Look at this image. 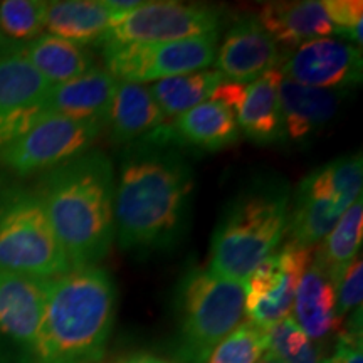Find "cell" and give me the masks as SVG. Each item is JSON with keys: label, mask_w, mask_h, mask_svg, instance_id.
<instances>
[{"label": "cell", "mask_w": 363, "mask_h": 363, "mask_svg": "<svg viewBox=\"0 0 363 363\" xmlns=\"http://www.w3.org/2000/svg\"><path fill=\"white\" fill-rule=\"evenodd\" d=\"M194 172L170 145L138 142L128 148L115 182V238L128 252L165 251L187 225Z\"/></svg>", "instance_id": "cell-1"}, {"label": "cell", "mask_w": 363, "mask_h": 363, "mask_svg": "<svg viewBox=\"0 0 363 363\" xmlns=\"http://www.w3.org/2000/svg\"><path fill=\"white\" fill-rule=\"evenodd\" d=\"M72 269L98 266L115 240V169L101 150L45 172L35 185Z\"/></svg>", "instance_id": "cell-2"}, {"label": "cell", "mask_w": 363, "mask_h": 363, "mask_svg": "<svg viewBox=\"0 0 363 363\" xmlns=\"http://www.w3.org/2000/svg\"><path fill=\"white\" fill-rule=\"evenodd\" d=\"M116 288L99 266L49 281L29 363H101L115 325Z\"/></svg>", "instance_id": "cell-3"}, {"label": "cell", "mask_w": 363, "mask_h": 363, "mask_svg": "<svg viewBox=\"0 0 363 363\" xmlns=\"http://www.w3.org/2000/svg\"><path fill=\"white\" fill-rule=\"evenodd\" d=\"M291 195L284 180L249 185L224 211L211 242L208 271L246 283L252 271L281 246L288 233Z\"/></svg>", "instance_id": "cell-4"}, {"label": "cell", "mask_w": 363, "mask_h": 363, "mask_svg": "<svg viewBox=\"0 0 363 363\" xmlns=\"http://www.w3.org/2000/svg\"><path fill=\"white\" fill-rule=\"evenodd\" d=\"M0 269L54 279L72 267L35 189L0 177Z\"/></svg>", "instance_id": "cell-5"}, {"label": "cell", "mask_w": 363, "mask_h": 363, "mask_svg": "<svg viewBox=\"0 0 363 363\" xmlns=\"http://www.w3.org/2000/svg\"><path fill=\"white\" fill-rule=\"evenodd\" d=\"M244 299V283L190 267L177 288L180 360L206 363L217 345L242 323Z\"/></svg>", "instance_id": "cell-6"}, {"label": "cell", "mask_w": 363, "mask_h": 363, "mask_svg": "<svg viewBox=\"0 0 363 363\" xmlns=\"http://www.w3.org/2000/svg\"><path fill=\"white\" fill-rule=\"evenodd\" d=\"M362 155H343L318 167L299 184L289 207V240L315 247L333 229L340 217L362 197Z\"/></svg>", "instance_id": "cell-7"}, {"label": "cell", "mask_w": 363, "mask_h": 363, "mask_svg": "<svg viewBox=\"0 0 363 363\" xmlns=\"http://www.w3.org/2000/svg\"><path fill=\"white\" fill-rule=\"evenodd\" d=\"M219 48V33L174 43L128 44L103 48L104 71L131 84L157 81L208 69Z\"/></svg>", "instance_id": "cell-8"}, {"label": "cell", "mask_w": 363, "mask_h": 363, "mask_svg": "<svg viewBox=\"0 0 363 363\" xmlns=\"http://www.w3.org/2000/svg\"><path fill=\"white\" fill-rule=\"evenodd\" d=\"M104 130L103 120L49 116L0 148V165L16 177L49 172L89 152Z\"/></svg>", "instance_id": "cell-9"}, {"label": "cell", "mask_w": 363, "mask_h": 363, "mask_svg": "<svg viewBox=\"0 0 363 363\" xmlns=\"http://www.w3.org/2000/svg\"><path fill=\"white\" fill-rule=\"evenodd\" d=\"M220 12L207 6L182 2H142L116 17L103 35L101 48L128 44L174 43L199 35L217 34Z\"/></svg>", "instance_id": "cell-10"}, {"label": "cell", "mask_w": 363, "mask_h": 363, "mask_svg": "<svg viewBox=\"0 0 363 363\" xmlns=\"http://www.w3.org/2000/svg\"><path fill=\"white\" fill-rule=\"evenodd\" d=\"M315 247L284 242L261 262L244 283V315L249 323L266 330L291 316L298 284Z\"/></svg>", "instance_id": "cell-11"}, {"label": "cell", "mask_w": 363, "mask_h": 363, "mask_svg": "<svg viewBox=\"0 0 363 363\" xmlns=\"http://www.w3.org/2000/svg\"><path fill=\"white\" fill-rule=\"evenodd\" d=\"M278 69L298 84L345 91L362 83V49L333 38L313 39L281 51Z\"/></svg>", "instance_id": "cell-12"}, {"label": "cell", "mask_w": 363, "mask_h": 363, "mask_svg": "<svg viewBox=\"0 0 363 363\" xmlns=\"http://www.w3.org/2000/svg\"><path fill=\"white\" fill-rule=\"evenodd\" d=\"M283 74L278 67L251 83L224 81L211 99L233 111L239 131L254 143L269 145L283 140L281 130L279 84Z\"/></svg>", "instance_id": "cell-13"}, {"label": "cell", "mask_w": 363, "mask_h": 363, "mask_svg": "<svg viewBox=\"0 0 363 363\" xmlns=\"http://www.w3.org/2000/svg\"><path fill=\"white\" fill-rule=\"evenodd\" d=\"M239 126L229 108L214 99L199 104L184 115L163 123L138 142L220 152L238 143Z\"/></svg>", "instance_id": "cell-14"}, {"label": "cell", "mask_w": 363, "mask_h": 363, "mask_svg": "<svg viewBox=\"0 0 363 363\" xmlns=\"http://www.w3.org/2000/svg\"><path fill=\"white\" fill-rule=\"evenodd\" d=\"M281 51L257 17L239 19L227 30L214 59L216 71L230 83H251L279 66Z\"/></svg>", "instance_id": "cell-15"}, {"label": "cell", "mask_w": 363, "mask_h": 363, "mask_svg": "<svg viewBox=\"0 0 363 363\" xmlns=\"http://www.w3.org/2000/svg\"><path fill=\"white\" fill-rule=\"evenodd\" d=\"M49 281L0 269V335L21 345L26 355L38 335Z\"/></svg>", "instance_id": "cell-16"}, {"label": "cell", "mask_w": 363, "mask_h": 363, "mask_svg": "<svg viewBox=\"0 0 363 363\" xmlns=\"http://www.w3.org/2000/svg\"><path fill=\"white\" fill-rule=\"evenodd\" d=\"M347 91L318 89L281 79L279 106L283 140L301 143L315 136L321 128L333 120Z\"/></svg>", "instance_id": "cell-17"}, {"label": "cell", "mask_w": 363, "mask_h": 363, "mask_svg": "<svg viewBox=\"0 0 363 363\" xmlns=\"http://www.w3.org/2000/svg\"><path fill=\"white\" fill-rule=\"evenodd\" d=\"M118 81L104 69H93L79 78L56 84L40 101L44 118L65 116L74 120H103L106 118Z\"/></svg>", "instance_id": "cell-18"}, {"label": "cell", "mask_w": 363, "mask_h": 363, "mask_svg": "<svg viewBox=\"0 0 363 363\" xmlns=\"http://www.w3.org/2000/svg\"><path fill=\"white\" fill-rule=\"evenodd\" d=\"M291 316L299 328L318 343L333 333L340 335L343 328V320L337 311V289L315 257H311L298 284Z\"/></svg>", "instance_id": "cell-19"}, {"label": "cell", "mask_w": 363, "mask_h": 363, "mask_svg": "<svg viewBox=\"0 0 363 363\" xmlns=\"http://www.w3.org/2000/svg\"><path fill=\"white\" fill-rule=\"evenodd\" d=\"M167 123L147 84L118 81L104 128L113 145H131Z\"/></svg>", "instance_id": "cell-20"}, {"label": "cell", "mask_w": 363, "mask_h": 363, "mask_svg": "<svg viewBox=\"0 0 363 363\" xmlns=\"http://www.w3.org/2000/svg\"><path fill=\"white\" fill-rule=\"evenodd\" d=\"M257 21L283 51L335 34L321 0L264 4Z\"/></svg>", "instance_id": "cell-21"}, {"label": "cell", "mask_w": 363, "mask_h": 363, "mask_svg": "<svg viewBox=\"0 0 363 363\" xmlns=\"http://www.w3.org/2000/svg\"><path fill=\"white\" fill-rule=\"evenodd\" d=\"M120 16L108 0H52L45 7L44 33L86 48L101 43Z\"/></svg>", "instance_id": "cell-22"}, {"label": "cell", "mask_w": 363, "mask_h": 363, "mask_svg": "<svg viewBox=\"0 0 363 363\" xmlns=\"http://www.w3.org/2000/svg\"><path fill=\"white\" fill-rule=\"evenodd\" d=\"M52 86L67 83L93 69L94 59L83 45L43 34L13 51Z\"/></svg>", "instance_id": "cell-23"}, {"label": "cell", "mask_w": 363, "mask_h": 363, "mask_svg": "<svg viewBox=\"0 0 363 363\" xmlns=\"http://www.w3.org/2000/svg\"><path fill=\"white\" fill-rule=\"evenodd\" d=\"M52 88L24 57H0V135L9 121L27 108L35 106Z\"/></svg>", "instance_id": "cell-24"}, {"label": "cell", "mask_w": 363, "mask_h": 363, "mask_svg": "<svg viewBox=\"0 0 363 363\" xmlns=\"http://www.w3.org/2000/svg\"><path fill=\"white\" fill-rule=\"evenodd\" d=\"M362 239L363 201L360 197L347 208V212L340 217L333 229L325 235L313 254L315 261L328 274L335 286L342 279L345 271L352 266V262L357 259V254L362 247Z\"/></svg>", "instance_id": "cell-25"}, {"label": "cell", "mask_w": 363, "mask_h": 363, "mask_svg": "<svg viewBox=\"0 0 363 363\" xmlns=\"http://www.w3.org/2000/svg\"><path fill=\"white\" fill-rule=\"evenodd\" d=\"M224 81L219 71L202 69L157 81L148 88L165 120H174L199 104L208 101Z\"/></svg>", "instance_id": "cell-26"}, {"label": "cell", "mask_w": 363, "mask_h": 363, "mask_svg": "<svg viewBox=\"0 0 363 363\" xmlns=\"http://www.w3.org/2000/svg\"><path fill=\"white\" fill-rule=\"evenodd\" d=\"M266 353L283 363H323L325 360L321 345L313 342L293 316L266 328Z\"/></svg>", "instance_id": "cell-27"}, {"label": "cell", "mask_w": 363, "mask_h": 363, "mask_svg": "<svg viewBox=\"0 0 363 363\" xmlns=\"http://www.w3.org/2000/svg\"><path fill=\"white\" fill-rule=\"evenodd\" d=\"M44 0H4L0 2V34L16 49L44 34Z\"/></svg>", "instance_id": "cell-28"}, {"label": "cell", "mask_w": 363, "mask_h": 363, "mask_svg": "<svg viewBox=\"0 0 363 363\" xmlns=\"http://www.w3.org/2000/svg\"><path fill=\"white\" fill-rule=\"evenodd\" d=\"M266 348V330L246 320L217 345L206 363H256Z\"/></svg>", "instance_id": "cell-29"}, {"label": "cell", "mask_w": 363, "mask_h": 363, "mask_svg": "<svg viewBox=\"0 0 363 363\" xmlns=\"http://www.w3.org/2000/svg\"><path fill=\"white\" fill-rule=\"evenodd\" d=\"M321 6L333 26V33L343 35L345 39L353 43L355 48H362V0H321Z\"/></svg>", "instance_id": "cell-30"}, {"label": "cell", "mask_w": 363, "mask_h": 363, "mask_svg": "<svg viewBox=\"0 0 363 363\" xmlns=\"http://www.w3.org/2000/svg\"><path fill=\"white\" fill-rule=\"evenodd\" d=\"M337 289V311L343 318L353 315L362 318V298H363V262L360 257L352 262V266L345 271L342 279L335 286Z\"/></svg>", "instance_id": "cell-31"}, {"label": "cell", "mask_w": 363, "mask_h": 363, "mask_svg": "<svg viewBox=\"0 0 363 363\" xmlns=\"http://www.w3.org/2000/svg\"><path fill=\"white\" fill-rule=\"evenodd\" d=\"M323 363H363L362 330H342L331 357Z\"/></svg>", "instance_id": "cell-32"}, {"label": "cell", "mask_w": 363, "mask_h": 363, "mask_svg": "<svg viewBox=\"0 0 363 363\" xmlns=\"http://www.w3.org/2000/svg\"><path fill=\"white\" fill-rule=\"evenodd\" d=\"M120 363H174V362L167 360V358H162V357L150 355V353H138V355L128 357L126 360Z\"/></svg>", "instance_id": "cell-33"}, {"label": "cell", "mask_w": 363, "mask_h": 363, "mask_svg": "<svg viewBox=\"0 0 363 363\" xmlns=\"http://www.w3.org/2000/svg\"><path fill=\"white\" fill-rule=\"evenodd\" d=\"M13 51H16V45H12L2 34H0V57L9 56V54H12Z\"/></svg>", "instance_id": "cell-34"}, {"label": "cell", "mask_w": 363, "mask_h": 363, "mask_svg": "<svg viewBox=\"0 0 363 363\" xmlns=\"http://www.w3.org/2000/svg\"><path fill=\"white\" fill-rule=\"evenodd\" d=\"M256 363H283V362L278 360V358H274L272 355H269V353H264V355H262Z\"/></svg>", "instance_id": "cell-35"}]
</instances>
